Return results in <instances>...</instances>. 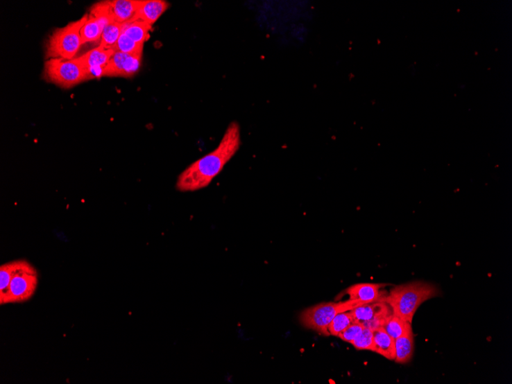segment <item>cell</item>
Instances as JSON below:
<instances>
[{
    "instance_id": "3957f363",
    "label": "cell",
    "mask_w": 512,
    "mask_h": 384,
    "mask_svg": "<svg viewBox=\"0 0 512 384\" xmlns=\"http://www.w3.org/2000/svg\"><path fill=\"white\" fill-rule=\"evenodd\" d=\"M87 19L89 14H85L81 19L67 26L56 28L46 42V59H75L78 50L83 45L81 30Z\"/></svg>"
},
{
    "instance_id": "5b68a950",
    "label": "cell",
    "mask_w": 512,
    "mask_h": 384,
    "mask_svg": "<svg viewBox=\"0 0 512 384\" xmlns=\"http://www.w3.org/2000/svg\"><path fill=\"white\" fill-rule=\"evenodd\" d=\"M44 78L63 89H71L87 79L79 57L72 60L50 59L44 65Z\"/></svg>"
},
{
    "instance_id": "52a82bcc",
    "label": "cell",
    "mask_w": 512,
    "mask_h": 384,
    "mask_svg": "<svg viewBox=\"0 0 512 384\" xmlns=\"http://www.w3.org/2000/svg\"><path fill=\"white\" fill-rule=\"evenodd\" d=\"M142 55H130L114 52L105 70L104 76L131 77L140 69Z\"/></svg>"
},
{
    "instance_id": "44dd1931",
    "label": "cell",
    "mask_w": 512,
    "mask_h": 384,
    "mask_svg": "<svg viewBox=\"0 0 512 384\" xmlns=\"http://www.w3.org/2000/svg\"><path fill=\"white\" fill-rule=\"evenodd\" d=\"M357 350H368L375 352L374 331L364 328L360 335L351 343Z\"/></svg>"
},
{
    "instance_id": "8992f818",
    "label": "cell",
    "mask_w": 512,
    "mask_h": 384,
    "mask_svg": "<svg viewBox=\"0 0 512 384\" xmlns=\"http://www.w3.org/2000/svg\"><path fill=\"white\" fill-rule=\"evenodd\" d=\"M38 285L37 270L27 260L21 259L11 280L6 304H20L31 300L35 294Z\"/></svg>"
},
{
    "instance_id": "ac0fdd59",
    "label": "cell",
    "mask_w": 512,
    "mask_h": 384,
    "mask_svg": "<svg viewBox=\"0 0 512 384\" xmlns=\"http://www.w3.org/2000/svg\"><path fill=\"white\" fill-rule=\"evenodd\" d=\"M122 34V25L116 21L109 24L104 28L100 40V46L105 49H112Z\"/></svg>"
},
{
    "instance_id": "d6986e66",
    "label": "cell",
    "mask_w": 512,
    "mask_h": 384,
    "mask_svg": "<svg viewBox=\"0 0 512 384\" xmlns=\"http://www.w3.org/2000/svg\"><path fill=\"white\" fill-rule=\"evenodd\" d=\"M355 322V321L352 315H351L350 311H345V313H341L338 315H336L330 325H329V335L339 337L343 330Z\"/></svg>"
},
{
    "instance_id": "4fadbf2b",
    "label": "cell",
    "mask_w": 512,
    "mask_h": 384,
    "mask_svg": "<svg viewBox=\"0 0 512 384\" xmlns=\"http://www.w3.org/2000/svg\"><path fill=\"white\" fill-rule=\"evenodd\" d=\"M414 352V336L412 328L404 335L395 340V359L399 364L411 361Z\"/></svg>"
},
{
    "instance_id": "30bf717a",
    "label": "cell",
    "mask_w": 512,
    "mask_h": 384,
    "mask_svg": "<svg viewBox=\"0 0 512 384\" xmlns=\"http://www.w3.org/2000/svg\"><path fill=\"white\" fill-rule=\"evenodd\" d=\"M141 0H113L106 1L110 17L121 25L136 20Z\"/></svg>"
},
{
    "instance_id": "9c48e42d",
    "label": "cell",
    "mask_w": 512,
    "mask_h": 384,
    "mask_svg": "<svg viewBox=\"0 0 512 384\" xmlns=\"http://www.w3.org/2000/svg\"><path fill=\"white\" fill-rule=\"evenodd\" d=\"M386 284L359 283L350 286L342 295H348L349 300H357L364 304L384 302L387 293L382 291Z\"/></svg>"
},
{
    "instance_id": "7a4b0ae2",
    "label": "cell",
    "mask_w": 512,
    "mask_h": 384,
    "mask_svg": "<svg viewBox=\"0 0 512 384\" xmlns=\"http://www.w3.org/2000/svg\"><path fill=\"white\" fill-rule=\"evenodd\" d=\"M440 294V290L433 284L413 281L395 286L386 296L384 302L389 304L393 315L412 324L414 315L421 304Z\"/></svg>"
},
{
    "instance_id": "ffe728a7",
    "label": "cell",
    "mask_w": 512,
    "mask_h": 384,
    "mask_svg": "<svg viewBox=\"0 0 512 384\" xmlns=\"http://www.w3.org/2000/svg\"><path fill=\"white\" fill-rule=\"evenodd\" d=\"M143 49L144 46L137 44V42L123 33L121 35L119 40L113 48L114 52L130 55H142Z\"/></svg>"
},
{
    "instance_id": "ba28073f",
    "label": "cell",
    "mask_w": 512,
    "mask_h": 384,
    "mask_svg": "<svg viewBox=\"0 0 512 384\" xmlns=\"http://www.w3.org/2000/svg\"><path fill=\"white\" fill-rule=\"evenodd\" d=\"M114 53V49L99 46L79 57L89 80L104 77L105 68Z\"/></svg>"
},
{
    "instance_id": "7402d4cb",
    "label": "cell",
    "mask_w": 512,
    "mask_h": 384,
    "mask_svg": "<svg viewBox=\"0 0 512 384\" xmlns=\"http://www.w3.org/2000/svg\"><path fill=\"white\" fill-rule=\"evenodd\" d=\"M364 328V325L361 323L355 322L343 330L339 335V338L343 340V342L351 344L358 336L360 335Z\"/></svg>"
},
{
    "instance_id": "5bb4252c",
    "label": "cell",
    "mask_w": 512,
    "mask_h": 384,
    "mask_svg": "<svg viewBox=\"0 0 512 384\" xmlns=\"http://www.w3.org/2000/svg\"><path fill=\"white\" fill-rule=\"evenodd\" d=\"M152 26L140 20L130 21V23L122 25V33L139 45L144 46L146 41L150 38V32Z\"/></svg>"
},
{
    "instance_id": "9a60e30c",
    "label": "cell",
    "mask_w": 512,
    "mask_h": 384,
    "mask_svg": "<svg viewBox=\"0 0 512 384\" xmlns=\"http://www.w3.org/2000/svg\"><path fill=\"white\" fill-rule=\"evenodd\" d=\"M375 352L386 359H395V340L383 328L374 331Z\"/></svg>"
},
{
    "instance_id": "6da1fadb",
    "label": "cell",
    "mask_w": 512,
    "mask_h": 384,
    "mask_svg": "<svg viewBox=\"0 0 512 384\" xmlns=\"http://www.w3.org/2000/svg\"><path fill=\"white\" fill-rule=\"evenodd\" d=\"M241 143L240 126L238 122L232 121L213 151L189 164L180 173L176 189L180 193H194L208 187L237 155Z\"/></svg>"
},
{
    "instance_id": "e0dca14e",
    "label": "cell",
    "mask_w": 512,
    "mask_h": 384,
    "mask_svg": "<svg viewBox=\"0 0 512 384\" xmlns=\"http://www.w3.org/2000/svg\"><path fill=\"white\" fill-rule=\"evenodd\" d=\"M382 328L392 338L396 340L404 335L412 326L411 323L392 313L386 318Z\"/></svg>"
},
{
    "instance_id": "8fae6325",
    "label": "cell",
    "mask_w": 512,
    "mask_h": 384,
    "mask_svg": "<svg viewBox=\"0 0 512 384\" xmlns=\"http://www.w3.org/2000/svg\"><path fill=\"white\" fill-rule=\"evenodd\" d=\"M350 313L355 321L362 324L376 318L389 317L393 313L389 304L384 302L364 304L351 310Z\"/></svg>"
},
{
    "instance_id": "277c9868",
    "label": "cell",
    "mask_w": 512,
    "mask_h": 384,
    "mask_svg": "<svg viewBox=\"0 0 512 384\" xmlns=\"http://www.w3.org/2000/svg\"><path fill=\"white\" fill-rule=\"evenodd\" d=\"M362 304L364 303L360 301L349 299L341 302L321 303L305 310L300 316V321L305 328L327 336L329 335V325L336 315L353 310Z\"/></svg>"
},
{
    "instance_id": "2e32d148",
    "label": "cell",
    "mask_w": 512,
    "mask_h": 384,
    "mask_svg": "<svg viewBox=\"0 0 512 384\" xmlns=\"http://www.w3.org/2000/svg\"><path fill=\"white\" fill-rule=\"evenodd\" d=\"M21 259L10 261L0 266V304L6 306L7 294L13 274L16 272Z\"/></svg>"
},
{
    "instance_id": "7c38bea8",
    "label": "cell",
    "mask_w": 512,
    "mask_h": 384,
    "mask_svg": "<svg viewBox=\"0 0 512 384\" xmlns=\"http://www.w3.org/2000/svg\"><path fill=\"white\" fill-rule=\"evenodd\" d=\"M170 4L164 0H141L136 20L153 26L163 15Z\"/></svg>"
}]
</instances>
